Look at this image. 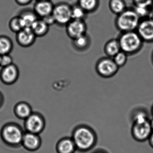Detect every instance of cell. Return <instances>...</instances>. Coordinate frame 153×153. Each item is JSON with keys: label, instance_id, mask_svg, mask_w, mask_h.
<instances>
[{"label": "cell", "instance_id": "83f0119b", "mask_svg": "<svg viewBox=\"0 0 153 153\" xmlns=\"http://www.w3.org/2000/svg\"><path fill=\"white\" fill-rule=\"evenodd\" d=\"M149 120L147 113L143 111L137 112L133 117V123L143 122Z\"/></svg>", "mask_w": 153, "mask_h": 153}, {"label": "cell", "instance_id": "d6a6232c", "mask_svg": "<svg viewBox=\"0 0 153 153\" xmlns=\"http://www.w3.org/2000/svg\"><path fill=\"white\" fill-rule=\"evenodd\" d=\"M4 103V97L3 94L0 91V109L3 106Z\"/></svg>", "mask_w": 153, "mask_h": 153}, {"label": "cell", "instance_id": "52a82bcc", "mask_svg": "<svg viewBox=\"0 0 153 153\" xmlns=\"http://www.w3.org/2000/svg\"><path fill=\"white\" fill-rule=\"evenodd\" d=\"M24 127L25 131L39 135L45 128V119L40 113L33 112L25 120Z\"/></svg>", "mask_w": 153, "mask_h": 153}, {"label": "cell", "instance_id": "f35d334b", "mask_svg": "<svg viewBox=\"0 0 153 153\" xmlns=\"http://www.w3.org/2000/svg\"><path fill=\"white\" fill-rule=\"evenodd\" d=\"M152 115H153V106H152Z\"/></svg>", "mask_w": 153, "mask_h": 153}, {"label": "cell", "instance_id": "ac0fdd59", "mask_svg": "<svg viewBox=\"0 0 153 153\" xmlns=\"http://www.w3.org/2000/svg\"><path fill=\"white\" fill-rule=\"evenodd\" d=\"M31 28L36 37H42L47 34L50 26L42 19L38 18L31 26Z\"/></svg>", "mask_w": 153, "mask_h": 153}, {"label": "cell", "instance_id": "1f68e13d", "mask_svg": "<svg viewBox=\"0 0 153 153\" xmlns=\"http://www.w3.org/2000/svg\"><path fill=\"white\" fill-rule=\"evenodd\" d=\"M16 3L20 6H25L29 5L33 0H15Z\"/></svg>", "mask_w": 153, "mask_h": 153}, {"label": "cell", "instance_id": "5b68a950", "mask_svg": "<svg viewBox=\"0 0 153 153\" xmlns=\"http://www.w3.org/2000/svg\"><path fill=\"white\" fill-rule=\"evenodd\" d=\"M119 68L113 59L107 56L99 59L95 66L98 75L104 78H109L115 76Z\"/></svg>", "mask_w": 153, "mask_h": 153}, {"label": "cell", "instance_id": "f1b7e54d", "mask_svg": "<svg viewBox=\"0 0 153 153\" xmlns=\"http://www.w3.org/2000/svg\"><path fill=\"white\" fill-rule=\"evenodd\" d=\"M13 63V59L10 54L0 55V68H4Z\"/></svg>", "mask_w": 153, "mask_h": 153}, {"label": "cell", "instance_id": "7402d4cb", "mask_svg": "<svg viewBox=\"0 0 153 153\" xmlns=\"http://www.w3.org/2000/svg\"><path fill=\"white\" fill-rule=\"evenodd\" d=\"M77 4L88 14L97 10L99 6V0H78Z\"/></svg>", "mask_w": 153, "mask_h": 153}, {"label": "cell", "instance_id": "60d3db41", "mask_svg": "<svg viewBox=\"0 0 153 153\" xmlns=\"http://www.w3.org/2000/svg\"><path fill=\"white\" fill-rule=\"evenodd\" d=\"M152 4H153V0H152Z\"/></svg>", "mask_w": 153, "mask_h": 153}, {"label": "cell", "instance_id": "7c38bea8", "mask_svg": "<svg viewBox=\"0 0 153 153\" xmlns=\"http://www.w3.org/2000/svg\"><path fill=\"white\" fill-rule=\"evenodd\" d=\"M36 38L31 27H25L16 34L17 43L23 48L32 46L35 42Z\"/></svg>", "mask_w": 153, "mask_h": 153}, {"label": "cell", "instance_id": "b9f144b4", "mask_svg": "<svg viewBox=\"0 0 153 153\" xmlns=\"http://www.w3.org/2000/svg\"><path fill=\"white\" fill-rule=\"evenodd\" d=\"M151 1H152V0H151Z\"/></svg>", "mask_w": 153, "mask_h": 153}, {"label": "cell", "instance_id": "30bf717a", "mask_svg": "<svg viewBox=\"0 0 153 153\" xmlns=\"http://www.w3.org/2000/svg\"><path fill=\"white\" fill-rule=\"evenodd\" d=\"M19 76V69L14 63L1 68L0 71V80L7 85H11L16 83Z\"/></svg>", "mask_w": 153, "mask_h": 153}, {"label": "cell", "instance_id": "9c48e42d", "mask_svg": "<svg viewBox=\"0 0 153 153\" xmlns=\"http://www.w3.org/2000/svg\"><path fill=\"white\" fill-rule=\"evenodd\" d=\"M87 30L85 20L72 19L66 26L67 35L72 40L86 34Z\"/></svg>", "mask_w": 153, "mask_h": 153}, {"label": "cell", "instance_id": "4316f807", "mask_svg": "<svg viewBox=\"0 0 153 153\" xmlns=\"http://www.w3.org/2000/svg\"><path fill=\"white\" fill-rule=\"evenodd\" d=\"M128 55L121 51L113 59L119 68L123 67L127 63Z\"/></svg>", "mask_w": 153, "mask_h": 153}, {"label": "cell", "instance_id": "e0dca14e", "mask_svg": "<svg viewBox=\"0 0 153 153\" xmlns=\"http://www.w3.org/2000/svg\"><path fill=\"white\" fill-rule=\"evenodd\" d=\"M18 16L21 19L25 27H31L34 22L39 18L33 10L30 9H25L21 10Z\"/></svg>", "mask_w": 153, "mask_h": 153}, {"label": "cell", "instance_id": "f546056e", "mask_svg": "<svg viewBox=\"0 0 153 153\" xmlns=\"http://www.w3.org/2000/svg\"><path fill=\"white\" fill-rule=\"evenodd\" d=\"M132 2L135 7L153 5L151 0H132Z\"/></svg>", "mask_w": 153, "mask_h": 153}, {"label": "cell", "instance_id": "8d00e7d4", "mask_svg": "<svg viewBox=\"0 0 153 153\" xmlns=\"http://www.w3.org/2000/svg\"><path fill=\"white\" fill-rule=\"evenodd\" d=\"M149 18H150L151 19V20L153 21V12H152V13H151V16Z\"/></svg>", "mask_w": 153, "mask_h": 153}, {"label": "cell", "instance_id": "3957f363", "mask_svg": "<svg viewBox=\"0 0 153 153\" xmlns=\"http://www.w3.org/2000/svg\"><path fill=\"white\" fill-rule=\"evenodd\" d=\"M118 40L121 51L128 55L139 52L142 49L144 42L136 31L121 33Z\"/></svg>", "mask_w": 153, "mask_h": 153}, {"label": "cell", "instance_id": "5bb4252c", "mask_svg": "<svg viewBox=\"0 0 153 153\" xmlns=\"http://www.w3.org/2000/svg\"><path fill=\"white\" fill-rule=\"evenodd\" d=\"M54 7L51 0L37 1L35 3L33 10L39 18L43 19L52 14Z\"/></svg>", "mask_w": 153, "mask_h": 153}, {"label": "cell", "instance_id": "6da1fadb", "mask_svg": "<svg viewBox=\"0 0 153 153\" xmlns=\"http://www.w3.org/2000/svg\"><path fill=\"white\" fill-rule=\"evenodd\" d=\"M71 138L77 149L84 152L91 149L97 141V136L94 131L85 125L76 127L73 131Z\"/></svg>", "mask_w": 153, "mask_h": 153}, {"label": "cell", "instance_id": "ba28073f", "mask_svg": "<svg viewBox=\"0 0 153 153\" xmlns=\"http://www.w3.org/2000/svg\"><path fill=\"white\" fill-rule=\"evenodd\" d=\"M149 120L143 122L133 123L131 128L132 137L138 141H144L148 140L152 131Z\"/></svg>", "mask_w": 153, "mask_h": 153}, {"label": "cell", "instance_id": "ab89813d", "mask_svg": "<svg viewBox=\"0 0 153 153\" xmlns=\"http://www.w3.org/2000/svg\"><path fill=\"white\" fill-rule=\"evenodd\" d=\"M36 1H43V0H36Z\"/></svg>", "mask_w": 153, "mask_h": 153}, {"label": "cell", "instance_id": "44dd1931", "mask_svg": "<svg viewBox=\"0 0 153 153\" xmlns=\"http://www.w3.org/2000/svg\"><path fill=\"white\" fill-rule=\"evenodd\" d=\"M13 41L8 36H0V55L10 54L13 51Z\"/></svg>", "mask_w": 153, "mask_h": 153}, {"label": "cell", "instance_id": "277c9868", "mask_svg": "<svg viewBox=\"0 0 153 153\" xmlns=\"http://www.w3.org/2000/svg\"><path fill=\"white\" fill-rule=\"evenodd\" d=\"M140 20L134 9L127 8L122 13L117 15L115 26L121 33L136 31Z\"/></svg>", "mask_w": 153, "mask_h": 153}, {"label": "cell", "instance_id": "836d02e7", "mask_svg": "<svg viewBox=\"0 0 153 153\" xmlns=\"http://www.w3.org/2000/svg\"><path fill=\"white\" fill-rule=\"evenodd\" d=\"M148 140L149 145L153 148V131H152L149 138L148 139Z\"/></svg>", "mask_w": 153, "mask_h": 153}, {"label": "cell", "instance_id": "8fae6325", "mask_svg": "<svg viewBox=\"0 0 153 153\" xmlns=\"http://www.w3.org/2000/svg\"><path fill=\"white\" fill-rule=\"evenodd\" d=\"M136 31L143 42H153V21L150 18L141 19Z\"/></svg>", "mask_w": 153, "mask_h": 153}, {"label": "cell", "instance_id": "484cf974", "mask_svg": "<svg viewBox=\"0 0 153 153\" xmlns=\"http://www.w3.org/2000/svg\"><path fill=\"white\" fill-rule=\"evenodd\" d=\"M153 5L147 6H138L133 8L138 16L141 19L149 18L150 13V8Z\"/></svg>", "mask_w": 153, "mask_h": 153}, {"label": "cell", "instance_id": "7a4b0ae2", "mask_svg": "<svg viewBox=\"0 0 153 153\" xmlns=\"http://www.w3.org/2000/svg\"><path fill=\"white\" fill-rule=\"evenodd\" d=\"M25 131L22 127L14 122H9L3 125L0 131L3 142L10 147L17 148L22 146Z\"/></svg>", "mask_w": 153, "mask_h": 153}, {"label": "cell", "instance_id": "ffe728a7", "mask_svg": "<svg viewBox=\"0 0 153 153\" xmlns=\"http://www.w3.org/2000/svg\"><path fill=\"white\" fill-rule=\"evenodd\" d=\"M104 50L107 57L113 58L121 51L118 39H112L108 41L105 45Z\"/></svg>", "mask_w": 153, "mask_h": 153}, {"label": "cell", "instance_id": "2e32d148", "mask_svg": "<svg viewBox=\"0 0 153 153\" xmlns=\"http://www.w3.org/2000/svg\"><path fill=\"white\" fill-rule=\"evenodd\" d=\"M14 112L17 118L24 120L33 112L31 105L25 102H20L17 103L14 107Z\"/></svg>", "mask_w": 153, "mask_h": 153}, {"label": "cell", "instance_id": "4dcf8cb0", "mask_svg": "<svg viewBox=\"0 0 153 153\" xmlns=\"http://www.w3.org/2000/svg\"><path fill=\"white\" fill-rule=\"evenodd\" d=\"M49 26L55 24V21L52 14L42 19Z\"/></svg>", "mask_w": 153, "mask_h": 153}, {"label": "cell", "instance_id": "d4e9b609", "mask_svg": "<svg viewBox=\"0 0 153 153\" xmlns=\"http://www.w3.org/2000/svg\"><path fill=\"white\" fill-rule=\"evenodd\" d=\"M87 13L77 4L71 6L72 19L76 20H85Z\"/></svg>", "mask_w": 153, "mask_h": 153}, {"label": "cell", "instance_id": "74e56055", "mask_svg": "<svg viewBox=\"0 0 153 153\" xmlns=\"http://www.w3.org/2000/svg\"><path fill=\"white\" fill-rule=\"evenodd\" d=\"M152 62H153V52H152Z\"/></svg>", "mask_w": 153, "mask_h": 153}, {"label": "cell", "instance_id": "9a60e30c", "mask_svg": "<svg viewBox=\"0 0 153 153\" xmlns=\"http://www.w3.org/2000/svg\"><path fill=\"white\" fill-rule=\"evenodd\" d=\"M56 149L57 153H74L77 149L72 138L67 137L57 142Z\"/></svg>", "mask_w": 153, "mask_h": 153}, {"label": "cell", "instance_id": "8992f818", "mask_svg": "<svg viewBox=\"0 0 153 153\" xmlns=\"http://www.w3.org/2000/svg\"><path fill=\"white\" fill-rule=\"evenodd\" d=\"M52 15L55 24L59 26H66L72 19L71 6L65 2H60L54 5Z\"/></svg>", "mask_w": 153, "mask_h": 153}, {"label": "cell", "instance_id": "e575fe53", "mask_svg": "<svg viewBox=\"0 0 153 153\" xmlns=\"http://www.w3.org/2000/svg\"><path fill=\"white\" fill-rule=\"evenodd\" d=\"M149 123H150V126H151V128L153 131V118L149 120Z\"/></svg>", "mask_w": 153, "mask_h": 153}, {"label": "cell", "instance_id": "d590c367", "mask_svg": "<svg viewBox=\"0 0 153 153\" xmlns=\"http://www.w3.org/2000/svg\"><path fill=\"white\" fill-rule=\"evenodd\" d=\"M94 153H105L104 151H96V152H94Z\"/></svg>", "mask_w": 153, "mask_h": 153}, {"label": "cell", "instance_id": "d6986e66", "mask_svg": "<svg viewBox=\"0 0 153 153\" xmlns=\"http://www.w3.org/2000/svg\"><path fill=\"white\" fill-rule=\"evenodd\" d=\"M72 45L75 50L82 52L88 49L91 44V39L87 34L72 40Z\"/></svg>", "mask_w": 153, "mask_h": 153}, {"label": "cell", "instance_id": "4fadbf2b", "mask_svg": "<svg viewBox=\"0 0 153 153\" xmlns=\"http://www.w3.org/2000/svg\"><path fill=\"white\" fill-rule=\"evenodd\" d=\"M42 145V139L38 134L25 131L22 146L26 150L34 152L38 150Z\"/></svg>", "mask_w": 153, "mask_h": 153}, {"label": "cell", "instance_id": "603a6c76", "mask_svg": "<svg viewBox=\"0 0 153 153\" xmlns=\"http://www.w3.org/2000/svg\"><path fill=\"white\" fill-rule=\"evenodd\" d=\"M109 7L111 11L117 16L127 8L124 0H110Z\"/></svg>", "mask_w": 153, "mask_h": 153}, {"label": "cell", "instance_id": "cb8c5ba5", "mask_svg": "<svg viewBox=\"0 0 153 153\" xmlns=\"http://www.w3.org/2000/svg\"><path fill=\"white\" fill-rule=\"evenodd\" d=\"M8 25L10 30L16 34L25 28L23 22L19 16L12 18L10 20Z\"/></svg>", "mask_w": 153, "mask_h": 153}]
</instances>
